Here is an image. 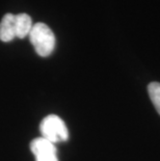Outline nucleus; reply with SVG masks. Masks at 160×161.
<instances>
[{
    "mask_svg": "<svg viewBox=\"0 0 160 161\" xmlns=\"http://www.w3.org/2000/svg\"><path fill=\"white\" fill-rule=\"evenodd\" d=\"M29 39L40 56L47 57L53 52L55 47V36L46 24H35L29 32Z\"/></svg>",
    "mask_w": 160,
    "mask_h": 161,
    "instance_id": "1",
    "label": "nucleus"
},
{
    "mask_svg": "<svg viewBox=\"0 0 160 161\" xmlns=\"http://www.w3.org/2000/svg\"><path fill=\"white\" fill-rule=\"evenodd\" d=\"M40 131L42 137L48 139L54 145L56 142H67L69 138L66 124L59 116L55 114H50L43 119L40 125Z\"/></svg>",
    "mask_w": 160,
    "mask_h": 161,
    "instance_id": "2",
    "label": "nucleus"
},
{
    "mask_svg": "<svg viewBox=\"0 0 160 161\" xmlns=\"http://www.w3.org/2000/svg\"><path fill=\"white\" fill-rule=\"evenodd\" d=\"M30 150L36 157V161H58L55 145L42 136L30 142Z\"/></svg>",
    "mask_w": 160,
    "mask_h": 161,
    "instance_id": "3",
    "label": "nucleus"
},
{
    "mask_svg": "<svg viewBox=\"0 0 160 161\" xmlns=\"http://www.w3.org/2000/svg\"><path fill=\"white\" fill-rule=\"evenodd\" d=\"M16 15L6 14L0 22V40L2 42H11L16 37Z\"/></svg>",
    "mask_w": 160,
    "mask_h": 161,
    "instance_id": "4",
    "label": "nucleus"
},
{
    "mask_svg": "<svg viewBox=\"0 0 160 161\" xmlns=\"http://www.w3.org/2000/svg\"><path fill=\"white\" fill-rule=\"evenodd\" d=\"M16 36L19 39H24L29 36L30 30L32 28V20L27 14H19L16 15Z\"/></svg>",
    "mask_w": 160,
    "mask_h": 161,
    "instance_id": "5",
    "label": "nucleus"
},
{
    "mask_svg": "<svg viewBox=\"0 0 160 161\" xmlns=\"http://www.w3.org/2000/svg\"><path fill=\"white\" fill-rule=\"evenodd\" d=\"M149 97L151 99L153 105L156 110L160 114V83L159 82H152L148 85Z\"/></svg>",
    "mask_w": 160,
    "mask_h": 161,
    "instance_id": "6",
    "label": "nucleus"
}]
</instances>
